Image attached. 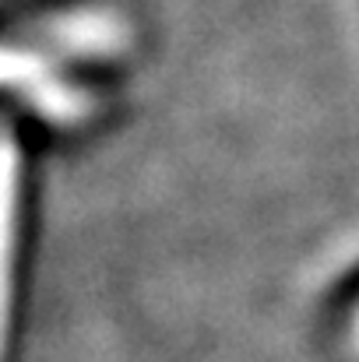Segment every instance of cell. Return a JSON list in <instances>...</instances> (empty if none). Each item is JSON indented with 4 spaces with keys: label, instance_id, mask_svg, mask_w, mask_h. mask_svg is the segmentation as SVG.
I'll use <instances>...</instances> for the list:
<instances>
[{
    "label": "cell",
    "instance_id": "obj_2",
    "mask_svg": "<svg viewBox=\"0 0 359 362\" xmlns=\"http://www.w3.org/2000/svg\"><path fill=\"white\" fill-rule=\"evenodd\" d=\"M35 74V64L14 49H0V85H11V81H25Z\"/></svg>",
    "mask_w": 359,
    "mask_h": 362
},
{
    "label": "cell",
    "instance_id": "obj_1",
    "mask_svg": "<svg viewBox=\"0 0 359 362\" xmlns=\"http://www.w3.org/2000/svg\"><path fill=\"white\" fill-rule=\"evenodd\" d=\"M18 190H21L18 151L11 144H0V359L7 338L11 274H14V243H18Z\"/></svg>",
    "mask_w": 359,
    "mask_h": 362
}]
</instances>
